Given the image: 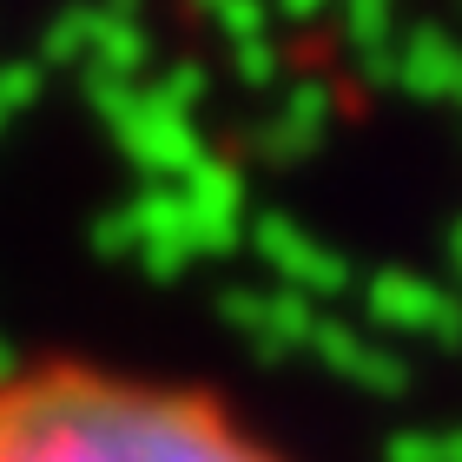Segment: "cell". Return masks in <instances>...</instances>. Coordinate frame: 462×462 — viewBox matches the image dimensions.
Here are the masks:
<instances>
[{"instance_id":"obj_1","label":"cell","mask_w":462,"mask_h":462,"mask_svg":"<svg viewBox=\"0 0 462 462\" xmlns=\"http://www.w3.org/2000/svg\"><path fill=\"white\" fill-rule=\"evenodd\" d=\"M0 462H291L212 390L47 356L0 370Z\"/></svg>"}]
</instances>
